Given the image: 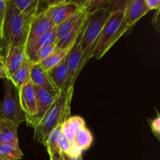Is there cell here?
I'll use <instances>...</instances> for the list:
<instances>
[{
	"label": "cell",
	"instance_id": "23",
	"mask_svg": "<svg viewBox=\"0 0 160 160\" xmlns=\"http://www.w3.org/2000/svg\"><path fill=\"white\" fill-rule=\"evenodd\" d=\"M23 152L19 145L12 143H0V159L2 160H19L23 158Z\"/></svg>",
	"mask_w": 160,
	"mask_h": 160
},
{
	"label": "cell",
	"instance_id": "8",
	"mask_svg": "<svg viewBox=\"0 0 160 160\" xmlns=\"http://www.w3.org/2000/svg\"><path fill=\"white\" fill-rule=\"evenodd\" d=\"M148 12L149 11L145 7L144 0H130L125 11L123 21L112 42V46L123 34L131 29L135 23Z\"/></svg>",
	"mask_w": 160,
	"mask_h": 160
},
{
	"label": "cell",
	"instance_id": "9",
	"mask_svg": "<svg viewBox=\"0 0 160 160\" xmlns=\"http://www.w3.org/2000/svg\"><path fill=\"white\" fill-rule=\"evenodd\" d=\"M80 36L81 34L78 36L76 42H74L67 56L68 76H67L65 90L67 91H73V86L76 79L84 67L83 63L81 45H80Z\"/></svg>",
	"mask_w": 160,
	"mask_h": 160
},
{
	"label": "cell",
	"instance_id": "34",
	"mask_svg": "<svg viewBox=\"0 0 160 160\" xmlns=\"http://www.w3.org/2000/svg\"><path fill=\"white\" fill-rule=\"evenodd\" d=\"M0 160H2V159H0Z\"/></svg>",
	"mask_w": 160,
	"mask_h": 160
},
{
	"label": "cell",
	"instance_id": "1",
	"mask_svg": "<svg viewBox=\"0 0 160 160\" xmlns=\"http://www.w3.org/2000/svg\"><path fill=\"white\" fill-rule=\"evenodd\" d=\"M73 91H62L48 109L42 120L34 128V138L39 144L45 145L49 133L60 125L70 116V103Z\"/></svg>",
	"mask_w": 160,
	"mask_h": 160
},
{
	"label": "cell",
	"instance_id": "25",
	"mask_svg": "<svg viewBox=\"0 0 160 160\" xmlns=\"http://www.w3.org/2000/svg\"><path fill=\"white\" fill-rule=\"evenodd\" d=\"M56 48V42L49 44V45H45V46L42 47V48H41L37 52H36L35 56H34V60H33V64L39 63V62H42V60L46 59L49 55H51L52 53V52L54 51Z\"/></svg>",
	"mask_w": 160,
	"mask_h": 160
},
{
	"label": "cell",
	"instance_id": "10",
	"mask_svg": "<svg viewBox=\"0 0 160 160\" xmlns=\"http://www.w3.org/2000/svg\"><path fill=\"white\" fill-rule=\"evenodd\" d=\"M2 56L9 79L27 59L26 45H10L0 52Z\"/></svg>",
	"mask_w": 160,
	"mask_h": 160
},
{
	"label": "cell",
	"instance_id": "4",
	"mask_svg": "<svg viewBox=\"0 0 160 160\" xmlns=\"http://www.w3.org/2000/svg\"><path fill=\"white\" fill-rule=\"evenodd\" d=\"M109 6L91 13L84 23L80 36V45L84 66L92 58V52L95 49L102 30L109 17L110 12Z\"/></svg>",
	"mask_w": 160,
	"mask_h": 160
},
{
	"label": "cell",
	"instance_id": "11",
	"mask_svg": "<svg viewBox=\"0 0 160 160\" xmlns=\"http://www.w3.org/2000/svg\"><path fill=\"white\" fill-rule=\"evenodd\" d=\"M36 94V107L37 113L28 122V126L34 128L39 123L45 112L52 105L59 95V92L56 91H47L34 86Z\"/></svg>",
	"mask_w": 160,
	"mask_h": 160
},
{
	"label": "cell",
	"instance_id": "2",
	"mask_svg": "<svg viewBox=\"0 0 160 160\" xmlns=\"http://www.w3.org/2000/svg\"><path fill=\"white\" fill-rule=\"evenodd\" d=\"M31 22L22 17L11 0H8L6 19L0 35V52L10 45H26Z\"/></svg>",
	"mask_w": 160,
	"mask_h": 160
},
{
	"label": "cell",
	"instance_id": "15",
	"mask_svg": "<svg viewBox=\"0 0 160 160\" xmlns=\"http://www.w3.org/2000/svg\"><path fill=\"white\" fill-rule=\"evenodd\" d=\"M47 74L54 87L59 92L65 91L68 76L67 65V56L59 64L47 71Z\"/></svg>",
	"mask_w": 160,
	"mask_h": 160
},
{
	"label": "cell",
	"instance_id": "33",
	"mask_svg": "<svg viewBox=\"0 0 160 160\" xmlns=\"http://www.w3.org/2000/svg\"><path fill=\"white\" fill-rule=\"evenodd\" d=\"M63 156H64V159L65 160H83L82 156H79V157L78 158H70L68 157V156H65V155H63Z\"/></svg>",
	"mask_w": 160,
	"mask_h": 160
},
{
	"label": "cell",
	"instance_id": "32",
	"mask_svg": "<svg viewBox=\"0 0 160 160\" xmlns=\"http://www.w3.org/2000/svg\"><path fill=\"white\" fill-rule=\"evenodd\" d=\"M50 160H65L64 159L63 155L61 154L60 152L56 153L54 155H52V156H49Z\"/></svg>",
	"mask_w": 160,
	"mask_h": 160
},
{
	"label": "cell",
	"instance_id": "18",
	"mask_svg": "<svg viewBox=\"0 0 160 160\" xmlns=\"http://www.w3.org/2000/svg\"><path fill=\"white\" fill-rule=\"evenodd\" d=\"M17 128L11 120L0 117V143H12L19 145Z\"/></svg>",
	"mask_w": 160,
	"mask_h": 160
},
{
	"label": "cell",
	"instance_id": "6",
	"mask_svg": "<svg viewBox=\"0 0 160 160\" xmlns=\"http://www.w3.org/2000/svg\"><path fill=\"white\" fill-rule=\"evenodd\" d=\"M4 86V99L0 102V117L11 120L18 127L26 121L25 114L20 106L19 90L9 79H6Z\"/></svg>",
	"mask_w": 160,
	"mask_h": 160
},
{
	"label": "cell",
	"instance_id": "13",
	"mask_svg": "<svg viewBox=\"0 0 160 160\" xmlns=\"http://www.w3.org/2000/svg\"><path fill=\"white\" fill-rule=\"evenodd\" d=\"M20 106L25 114L26 123H28L37 113L36 94L34 85L31 81H28L19 90Z\"/></svg>",
	"mask_w": 160,
	"mask_h": 160
},
{
	"label": "cell",
	"instance_id": "20",
	"mask_svg": "<svg viewBox=\"0 0 160 160\" xmlns=\"http://www.w3.org/2000/svg\"><path fill=\"white\" fill-rule=\"evenodd\" d=\"M33 63L28 58L23 62V63L19 67L18 70L10 77L9 80L12 81L18 90L24 85L28 81H30V73Z\"/></svg>",
	"mask_w": 160,
	"mask_h": 160
},
{
	"label": "cell",
	"instance_id": "16",
	"mask_svg": "<svg viewBox=\"0 0 160 160\" xmlns=\"http://www.w3.org/2000/svg\"><path fill=\"white\" fill-rule=\"evenodd\" d=\"M30 81L36 87L47 91H56V88L50 81L47 72H45L39 63L33 64L30 73Z\"/></svg>",
	"mask_w": 160,
	"mask_h": 160
},
{
	"label": "cell",
	"instance_id": "26",
	"mask_svg": "<svg viewBox=\"0 0 160 160\" xmlns=\"http://www.w3.org/2000/svg\"><path fill=\"white\" fill-rule=\"evenodd\" d=\"M148 123L153 134L157 138L158 140H160V116L159 112H157L156 117L152 120H148Z\"/></svg>",
	"mask_w": 160,
	"mask_h": 160
},
{
	"label": "cell",
	"instance_id": "17",
	"mask_svg": "<svg viewBox=\"0 0 160 160\" xmlns=\"http://www.w3.org/2000/svg\"><path fill=\"white\" fill-rule=\"evenodd\" d=\"M85 127L84 118L80 116L69 117L62 124V135L69 142H73L78 131Z\"/></svg>",
	"mask_w": 160,
	"mask_h": 160
},
{
	"label": "cell",
	"instance_id": "30",
	"mask_svg": "<svg viewBox=\"0 0 160 160\" xmlns=\"http://www.w3.org/2000/svg\"><path fill=\"white\" fill-rule=\"evenodd\" d=\"M0 78L9 79L7 71H6V67H5L4 60H3V58L1 55H0Z\"/></svg>",
	"mask_w": 160,
	"mask_h": 160
},
{
	"label": "cell",
	"instance_id": "27",
	"mask_svg": "<svg viewBox=\"0 0 160 160\" xmlns=\"http://www.w3.org/2000/svg\"><path fill=\"white\" fill-rule=\"evenodd\" d=\"M8 0H0V35L2 32L3 24L6 16Z\"/></svg>",
	"mask_w": 160,
	"mask_h": 160
},
{
	"label": "cell",
	"instance_id": "29",
	"mask_svg": "<svg viewBox=\"0 0 160 160\" xmlns=\"http://www.w3.org/2000/svg\"><path fill=\"white\" fill-rule=\"evenodd\" d=\"M145 7L148 10H157L160 8V1L159 0H144Z\"/></svg>",
	"mask_w": 160,
	"mask_h": 160
},
{
	"label": "cell",
	"instance_id": "28",
	"mask_svg": "<svg viewBox=\"0 0 160 160\" xmlns=\"http://www.w3.org/2000/svg\"><path fill=\"white\" fill-rule=\"evenodd\" d=\"M70 145H71V142H69L68 140L65 138L62 135V138L60 139L59 143V151L61 154L65 155L67 156L69 152V150L70 148Z\"/></svg>",
	"mask_w": 160,
	"mask_h": 160
},
{
	"label": "cell",
	"instance_id": "5",
	"mask_svg": "<svg viewBox=\"0 0 160 160\" xmlns=\"http://www.w3.org/2000/svg\"><path fill=\"white\" fill-rule=\"evenodd\" d=\"M89 15L88 0L83 1L81 9L77 13L56 27V48L68 49L73 46L83 31L84 23Z\"/></svg>",
	"mask_w": 160,
	"mask_h": 160
},
{
	"label": "cell",
	"instance_id": "14",
	"mask_svg": "<svg viewBox=\"0 0 160 160\" xmlns=\"http://www.w3.org/2000/svg\"><path fill=\"white\" fill-rule=\"evenodd\" d=\"M11 2L22 17L31 20L47 8V2L46 6L42 7V2L39 0H11Z\"/></svg>",
	"mask_w": 160,
	"mask_h": 160
},
{
	"label": "cell",
	"instance_id": "3",
	"mask_svg": "<svg viewBox=\"0 0 160 160\" xmlns=\"http://www.w3.org/2000/svg\"><path fill=\"white\" fill-rule=\"evenodd\" d=\"M129 1H112L109 4V15L103 26L92 58L100 59L112 47V42L123 21Z\"/></svg>",
	"mask_w": 160,
	"mask_h": 160
},
{
	"label": "cell",
	"instance_id": "19",
	"mask_svg": "<svg viewBox=\"0 0 160 160\" xmlns=\"http://www.w3.org/2000/svg\"><path fill=\"white\" fill-rule=\"evenodd\" d=\"M56 41H57V38H56V28H54L53 29H52L51 31H48V33L44 34V35L42 36V37H41L40 38L38 39L33 45H31V46L26 48L27 58H28L33 63V60H34L36 52H37L42 47L47 45H49V44L53 43V42H56Z\"/></svg>",
	"mask_w": 160,
	"mask_h": 160
},
{
	"label": "cell",
	"instance_id": "22",
	"mask_svg": "<svg viewBox=\"0 0 160 160\" xmlns=\"http://www.w3.org/2000/svg\"><path fill=\"white\" fill-rule=\"evenodd\" d=\"M62 124L58 125L56 128H55L47 137L45 145L46 146L47 152L49 156L59 152V143L62 137Z\"/></svg>",
	"mask_w": 160,
	"mask_h": 160
},
{
	"label": "cell",
	"instance_id": "12",
	"mask_svg": "<svg viewBox=\"0 0 160 160\" xmlns=\"http://www.w3.org/2000/svg\"><path fill=\"white\" fill-rule=\"evenodd\" d=\"M54 28L56 26L46 14L45 10L41 11L31 22L26 42V48Z\"/></svg>",
	"mask_w": 160,
	"mask_h": 160
},
{
	"label": "cell",
	"instance_id": "31",
	"mask_svg": "<svg viewBox=\"0 0 160 160\" xmlns=\"http://www.w3.org/2000/svg\"><path fill=\"white\" fill-rule=\"evenodd\" d=\"M159 9H157L156 12V14L153 17V23H154V26L157 31H159L158 27H159Z\"/></svg>",
	"mask_w": 160,
	"mask_h": 160
},
{
	"label": "cell",
	"instance_id": "21",
	"mask_svg": "<svg viewBox=\"0 0 160 160\" xmlns=\"http://www.w3.org/2000/svg\"><path fill=\"white\" fill-rule=\"evenodd\" d=\"M70 48H68V49H59V48H56L51 55H49L46 59H45L42 62H39V64H40L42 68L45 72L48 71L49 70L52 69L53 67L57 66L58 64L60 63L65 59V57L67 56Z\"/></svg>",
	"mask_w": 160,
	"mask_h": 160
},
{
	"label": "cell",
	"instance_id": "24",
	"mask_svg": "<svg viewBox=\"0 0 160 160\" xmlns=\"http://www.w3.org/2000/svg\"><path fill=\"white\" fill-rule=\"evenodd\" d=\"M93 141L94 138L92 132L85 126L78 131L72 142H73L78 148H81L84 152L92 146Z\"/></svg>",
	"mask_w": 160,
	"mask_h": 160
},
{
	"label": "cell",
	"instance_id": "7",
	"mask_svg": "<svg viewBox=\"0 0 160 160\" xmlns=\"http://www.w3.org/2000/svg\"><path fill=\"white\" fill-rule=\"evenodd\" d=\"M45 12L56 27L77 13L82 6L83 1L71 0H54L46 1Z\"/></svg>",
	"mask_w": 160,
	"mask_h": 160
}]
</instances>
